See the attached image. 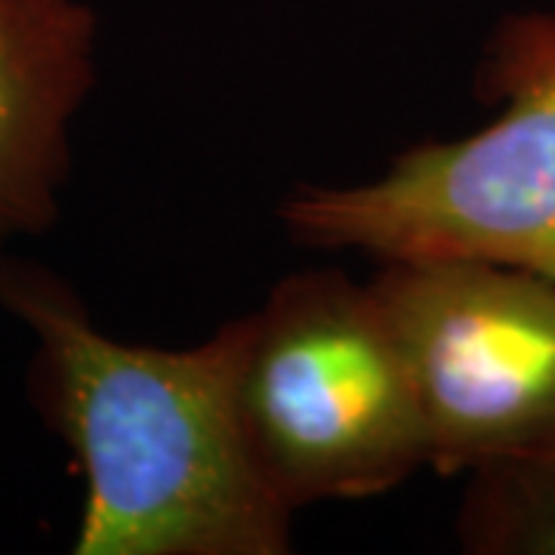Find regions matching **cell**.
I'll list each match as a JSON object with an SVG mask.
<instances>
[{"mask_svg": "<svg viewBox=\"0 0 555 555\" xmlns=\"http://www.w3.org/2000/svg\"><path fill=\"white\" fill-rule=\"evenodd\" d=\"M0 309L35 334L28 398L75 454V555H284L294 513L254 473L232 379L241 318L192 349L102 334L78 294L0 254Z\"/></svg>", "mask_w": 555, "mask_h": 555, "instance_id": "6da1fadb", "label": "cell"}, {"mask_svg": "<svg viewBox=\"0 0 555 555\" xmlns=\"http://www.w3.org/2000/svg\"><path fill=\"white\" fill-rule=\"evenodd\" d=\"M503 112L456 142L401 152L349 189H297L281 222L302 247L389 259H488L555 281V10L496 25L476 68Z\"/></svg>", "mask_w": 555, "mask_h": 555, "instance_id": "7a4b0ae2", "label": "cell"}, {"mask_svg": "<svg viewBox=\"0 0 555 555\" xmlns=\"http://www.w3.org/2000/svg\"><path fill=\"white\" fill-rule=\"evenodd\" d=\"M232 404L254 473L291 513L386 494L426 466L392 321L337 269L287 275L241 318Z\"/></svg>", "mask_w": 555, "mask_h": 555, "instance_id": "3957f363", "label": "cell"}, {"mask_svg": "<svg viewBox=\"0 0 555 555\" xmlns=\"http://www.w3.org/2000/svg\"><path fill=\"white\" fill-rule=\"evenodd\" d=\"M374 294L414 383L426 466L476 473L555 444V281L488 259H389Z\"/></svg>", "mask_w": 555, "mask_h": 555, "instance_id": "277c9868", "label": "cell"}, {"mask_svg": "<svg viewBox=\"0 0 555 555\" xmlns=\"http://www.w3.org/2000/svg\"><path fill=\"white\" fill-rule=\"evenodd\" d=\"M96 28L80 0H0V244L60 217L68 127L96 80Z\"/></svg>", "mask_w": 555, "mask_h": 555, "instance_id": "5b68a950", "label": "cell"}, {"mask_svg": "<svg viewBox=\"0 0 555 555\" xmlns=\"http://www.w3.org/2000/svg\"><path fill=\"white\" fill-rule=\"evenodd\" d=\"M456 534L466 553L555 555V444L469 473Z\"/></svg>", "mask_w": 555, "mask_h": 555, "instance_id": "8992f818", "label": "cell"}]
</instances>
